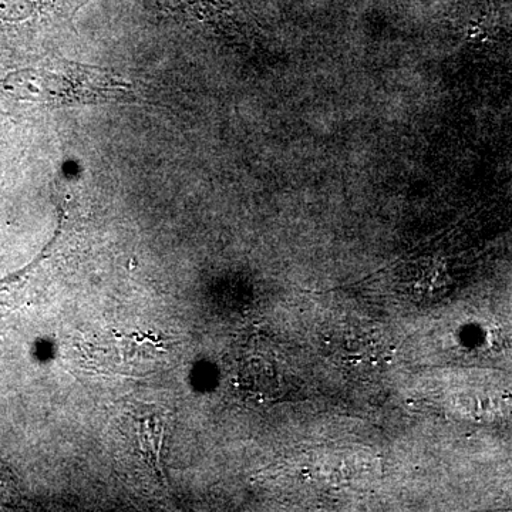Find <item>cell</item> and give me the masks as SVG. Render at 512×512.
<instances>
[{"label":"cell","mask_w":512,"mask_h":512,"mask_svg":"<svg viewBox=\"0 0 512 512\" xmlns=\"http://www.w3.org/2000/svg\"><path fill=\"white\" fill-rule=\"evenodd\" d=\"M6 89L19 99L57 104H100L126 100L130 83L110 70L64 63L60 69L28 70L5 80Z\"/></svg>","instance_id":"obj_1"},{"label":"cell","mask_w":512,"mask_h":512,"mask_svg":"<svg viewBox=\"0 0 512 512\" xmlns=\"http://www.w3.org/2000/svg\"><path fill=\"white\" fill-rule=\"evenodd\" d=\"M40 0H0V18L5 20L28 19L40 6Z\"/></svg>","instance_id":"obj_2"},{"label":"cell","mask_w":512,"mask_h":512,"mask_svg":"<svg viewBox=\"0 0 512 512\" xmlns=\"http://www.w3.org/2000/svg\"><path fill=\"white\" fill-rule=\"evenodd\" d=\"M143 447L147 451L148 460L150 463H157L160 458V441H161V426L160 423L151 426L150 421L144 424Z\"/></svg>","instance_id":"obj_3"}]
</instances>
